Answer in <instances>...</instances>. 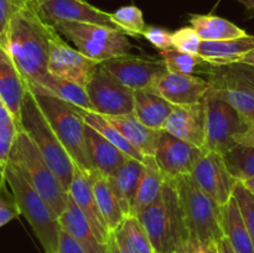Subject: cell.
I'll return each mask as SVG.
<instances>
[{
    "mask_svg": "<svg viewBox=\"0 0 254 253\" xmlns=\"http://www.w3.org/2000/svg\"><path fill=\"white\" fill-rule=\"evenodd\" d=\"M27 83L37 84L44 91L49 92L50 94L67 102V103H71L73 106L79 107V108L87 109V111H92V104L89 102L86 88L79 86V84L60 78V77L51 74L50 72H47L45 76L37 79L36 82H27Z\"/></svg>",
    "mask_w": 254,
    "mask_h": 253,
    "instance_id": "cell-30",
    "label": "cell"
},
{
    "mask_svg": "<svg viewBox=\"0 0 254 253\" xmlns=\"http://www.w3.org/2000/svg\"><path fill=\"white\" fill-rule=\"evenodd\" d=\"M180 253H220L218 242L201 241L196 237H190Z\"/></svg>",
    "mask_w": 254,
    "mask_h": 253,
    "instance_id": "cell-44",
    "label": "cell"
},
{
    "mask_svg": "<svg viewBox=\"0 0 254 253\" xmlns=\"http://www.w3.org/2000/svg\"><path fill=\"white\" fill-rule=\"evenodd\" d=\"M222 231L223 236L230 241L231 246L237 253H254V246L248 228L243 220L235 197L231 198L225 206H222Z\"/></svg>",
    "mask_w": 254,
    "mask_h": 253,
    "instance_id": "cell-27",
    "label": "cell"
},
{
    "mask_svg": "<svg viewBox=\"0 0 254 253\" xmlns=\"http://www.w3.org/2000/svg\"><path fill=\"white\" fill-rule=\"evenodd\" d=\"M143 161L129 158L123 166L107 178L114 195L118 198L119 205L127 216L130 215L133 200L143 175Z\"/></svg>",
    "mask_w": 254,
    "mask_h": 253,
    "instance_id": "cell-25",
    "label": "cell"
},
{
    "mask_svg": "<svg viewBox=\"0 0 254 253\" xmlns=\"http://www.w3.org/2000/svg\"><path fill=\"white\" fill-rule=\"evenodd\" d=\"M36 10L50 25L59 21H74L118 29L112 20L111 12L103 11L84 0H50L37 5Z\"/></svg>",
    "mask_w": 254,
    "mask_h": 253,
    "instance_id": "cell-15",
    "label": "cell"
},
{
    "mask_svg": "<svg viewBox=\"0 0 254 253\" xmlns=\"http://www.w3.org/2000/svg\"><path fill=\"white\" fill-rule=\"evenodd\" d=\"M26 91L27 86L24 77L9 52L0 46V97L17 124Z\"/></svg>",
    "mask_w": 254,
    "mask_h": 253,
    "instance_id": "cell-20",
    "label": "cell"
},
{
    "mask_svg": "<svg viewBox=\"0 0 254 253\" xmlns=\"http://www.w3.org/2000/svg\"><path fill=\"white\" fill-rule=\"evenodd\" d=\"M107 246H108V253H131L130 251L127 250L123 245H121L117 241L116 236L113 233H111V236H109Z\"/></svg>",
    "mask_w": 254,
    "mask_h": 253,
    "instance_id": "cell-47",
    "label": "cell"
},
{
    "mask_svg": "<svg viewBox=\"0 0 254 253\" xmlns=\"http://www.w3.org/2000/svg\"><path fill=\"white\" fill-rule=\"evenodd\" d=\"M9 161L19 169L30 185L45 198L60 217L67 207L68 191L46 163L39 148L21 128L17 130Z\"/></svg>",
    "mask_w": 254,
    "mask_h": 253,
    "instance_id": "cell-5",
    "label": "cell"
},
{
    "mask_svg": "<svg viewBox=\"0 0 254 253\" xmlns=\"http://www.w3.org/2000/svg\"><path fill=\"white\" fill-rule=\"evenodd\" d=\"M233 197L236 198L240 206L243 220H245L254 246V193L251 192L241 181H237L233 190Z\"/></svg>",
    "mask_w": 254,
    "mask_h": 253,
    "instance_id": "cell-38",
    "label": "cell"
},
{
    "mask_svg": "<svg viewBox=\"0 0 254 253\" xmlns=\"http://www.w3.org/2000/svg\"><path fill=\"white\" fill-rule=\"evenodd\" d=\"M68 195L73 200V202L78 206L82 213L86 216L93 231L96 232L97 237L103 243L108 242L111 232L108 231L106 221L97 205L89 174L82 170L77 165L74 166L73 179L68 188Z\"/></svg>",
    "mask_w": 254,
    "mask_h": 253,
    "instance_id": "cell-18",
    "label": "cell"
},
{
    "mask_svg": "<svg viewBox=\"0 0 254 253\" xmlns=\"http://www.w3.org/2000/svg\"><path fill=\"white\" fill-rule=\"evenodd\" d=\"M21 215L12 192H9V185L2 175H0V227Z\"/></svg>",
    "mask_w": 254,
    "mask_h": 253,
    "instance_id": "cell-40",
    "label": "cell"
},
{
    "mask_svg": "<svg viewBox=\"0 0 254 253\" xmlns=\"http://www.w3.org/2000/svg\"><path fill=\"white\" fill-rule=\"evenodd\" d=\"M218 251H220V253H237L226 237L218 241Z\"/></svg>",
    "mask_w": 254,
    "mask_h": 253,
    "instance_id": "cell-49",
    "label": "cell"
},
{
    "mask_svg": "<svg viewBox=\"0 0 254 253\" xmlns=\"http://www.w3.org/2000/svg\"><path fill=\"white\" fill-rule=\"evenodd\" d=\"M254 50V35L223 41H202L198 55L215 66L238 63L250 51Z\"/></svg>",
    "mask_w": 254,
    "mask_h": 253,
    "instance_id": "cell-22",
    "label": "cell"
},
{
    "mask_svg": "<svg viewBox=\"0 0 254 253\" xmlns=\"http://www.w3.org/2000/svg\"><path fill=\"white\" fill-rule=\"evenodd\" d=\"M226 166L237 181L254 178V146L236 144L222 154Z\"/></svg>",
    "mask_w": 254,
    "mask_h": 253,
    "instance_id": "cell-36",
    "label": "cell"
},
{
    "mask_svg": "<svg viewBox=\"0 0 254 253\" xmlns=\"http://www.w3.org/2000/svg\"><path fill=\"white\" fill-rule=\"evenodd\" d=\"M89 178L93 186L97 205L106 221L108 231L111 233L114 232L122 225L127 215L119 205L118 198L114 195L107 176H103L97 170H93L89 173Z\"/></svg>",
    "mask_w": 254,
    "mask_h": 253,
    "instance_id": "cell-28",
    "label": "cell"
},
{
    "mask_svg": "<svg viewBox=\"0 0 254 253\" xmlns=\"http://www.w3.org/2000/svg\"><path fill=\"white\" fill-rule=\"evenodd\" d=\"M46 1H50V0H37V5L42 4V2H46Z\"/></svg>",
    "mask_w": 254,
    "mask_h": 253,
    "instance_id": "cell-54",
    "label": "cell"
},
{
    "mask_svg": "<svg viewBox=\"0 0 254 253\" xmlns=\"http://www.w3.org/2000/svg\"><path fill=\"white\" fill-rule=\"evenodd\" d=\"M143 37H145L159 51L173 49V34L165 29L156 26H146Z\"/></svg>",
    "mask_w": 254,
    "mask_h": 253,
    "instance_id": "cell-43",
    "label": "cell"
},
{
    "mask_svg": "<svg viewBox=\"0 0 254 253\" xmlns=\"http://www.w3.org/2000/svg\"><path fill=\"white\" fill-rule=\"evenodd\" d=\"M59 253H86L78 242L69 233L62 230L60 231Z\"/></svg>",
    "mask_w": 254,
    "mask_h": 253,
    "instance_id": "cell-45",
    "label": "cell"
},
{
    "mask_svg": "<svg viewBox=\"0 0 254 253\" xmlns=\"http://www.w3.org/2000/svg\"><path fill=\"white\" fill-rule=\"evenodd\" d=\"M163 130L203 150L206 143L205 97L197 103L174 107Z\"/></svg>",
    "mask_w": 254,
    "mask_h": 253,
    "instance_id": "cell-16",
    "label": "cell"
},
{
    "mask_svg": "<svg viewBox=\"0 0 254 253\" xmlns=\"http://www.w3.org/2000/svg\"><path fill=\"white\" fill-rule=\"evenodd\" d=\"M52 26L78 51L102 63L112 59L129 56L133 49L128 36L118 29L74 21H59Z\"/></svg>",
    "mask_w": 254,
    "mask_h": 253,
    "instance_id": "cell-8",
    "label": "cell"
},
{
    "mask_svg": "<svg viewBox=\"0 0 254 253\" xmlns=\"http://www.w3.org/2000/svg\"><path fill=\"white\" fill-rule=\"evenodd\" d=\"M92 111L103 116L133 113L134 91L124 86L101 64L86 86Z\"/></svg>",
    "mask_w": 254,
    "mask_h": 253,
    "instance_id": "cell-11",
    "label": "cell"
},
{
    "mask_svg": "<svg viewBox=\"0 0 254 253\" xmlns=\"http://www.w3.org/2000/svg\"><path fill=\"white\" fill-rule=\"evenodd\" d=\"M250 15H251V16H254V11H253V12H251Z\"/></svg>",
    "mask_w": 254,
    "mask_h": 253,
    "instance_id": "cell-56",
    "label": "cell"
},
{
    "mask_svg": "<svg viewBox=\"0 0 254 253\" xmlns=\"http://www.w3.org/2000/svg\"><path fill=\"white\" fill-rule=\"evenodd\" d=\"M236 143L243 144V145L254 146V124H250L242 133L237 134L235 138Z\"/></svg>",
    "mask_w": 254,
    "mask_h": 253,
    "instance_id": "cell-46",
    "label": "cell"
},
{
    "mask_svg": "<svg viewBox=\"0 0 254 253\" xmlns=\"http://www.w3.org/2000/svg\"><path fill=\"white\" fill-rule=\"evenodd\" d=\"M168 99L151 89L134 91L133 113L144 126L156 130H163L164 124L174 109Z\"/></svg>",
    "mask_w": 254,
    "mask_h": 253,
    "instance_id": "cell-23",
    "label": "cell"
},
{
    "mask_svg": "<svg viewBox=\"0 0 254 253\" xmlns=\"http://www.w3.org/2000/svg\"><path fill=\"white\" fill-rule=\"evenodd\" d=\"M113 126H116L124 138L131 144L135 149H138L144 156H154L160 138L161 130L151 129L144 126L134 113L124 114V116H104Z\"/></svg>",
    "mask_w": 254,
    "mask_h": 253,
    "instance_id": "cell-24",
    "label": "cell"
},
{
    "mask_svg": "<svg viewBox=\"0 0 254 253\" xmlns=\"http://www.w3.org/2000/svg\"><path fill=\"white\" fill-rule=\"evenodd\" d=\"M238 63H245V64H250V66H254V50L248 52L242 60H241Z\"/></svg>",
    "mask_w": 254,
    "mask_h": 253,
    "instance_id": "cell-50",
    "label": "cell"
},
{
    "mask_svg": "<svg viewBox=\"0 0 254 253\" xmlns=\"http://www.w3.org/2000/svg\"><path fill=\"white\" fill-rule=\"evenodd\" d=\"M236 1L241 2V4L247 9V11L250 12V14L254 11V0H236Z\"/></svg>",
    "mask_w": 254,
    "mask_h": 253,
    "instance_id": "cell-51",
    "label": "cell"
},
{
    "mask_svg": "<svg viewBox=\"0 0 254 253\" xmlns=\"http://www.w3.org/2000/svg\"><path fill=\"white\" fill-rule=\"evenodd\" d=\"M102 66L133 91L151 88L160 77L169 72L164 60H145L133 56L108 60Z\"/></svg>",
    "mask_w": 254,
    "mask_h": 253,
    "instance_id": "cell-14",
    "label": "cell"
},
{
    "mask_svg": "<svg viewBox=\"0 0 254 253\" xmlns=\"http://www.w3.org/2000/svg\"><path fill=\"white\" fill-rule=\"evenodd\" d=\"M210 88L211 83L208 79L193 74L168 72L148 89L160 94L174 106H188L200 102Z\"/></svg>",
    "mask_w": 254,
    "mask_h": 253,
    "instance_id": "cell-17",
    "label": "cell"
},
{
    "mask_svg": "<svg viewBox=\"0 0 254 253\" xmlns=\"http://www.w3.org/2000/svg\"><path fill=\"white\" fill-rule=\"evenodd\" d=\"M27 5H31V6H37V0H25Z\"/></svg>",
    "mask_w": 254,
    "mask_h": 253,
    "instance_id": "cell-53",
    "label": "cell"
},
{
    "mask_svg": "<svg viewBox=\"0 0 254 253\" xmlns=\"http://www.w3.org/2000/svg\"><path fill=\"white\" fill-rule=\"evenodd\" d=\"M190 25L197 31L202 41H223L248 35L240 26L216 15H191Z\"/></svg>",
    "mask_w": 254,
    "mask_h": 253,
    "instance_id": "cell-29",
    "label": "cell"
},
{
    "mask_svg": "<svg viewBox=\"0 0 254 253\" xmlns=\"http://www.w3.org/2000/svg\"><path fill=\"white\" fill-rule=\"evenodd\" d=\"M16 200L20 213L26 218L45 253H59L60 227L59 216L45 198L22 176L19 169L9 161L0 170Z\"/></svg>",
    "mask_w": 254,
    "mask_h": 253,
    "instance_id": "cell-4",
    "label": "cell"
},
{
    "mask_svg": "<svg viewBox=\"0 0 254 253\" xmlns=\"http://www.w3.org/2000/svg\"><path fill=\"white\" fill-rule=\"evenodd\" d=\"M19 124H9V126H0V170L5 168L9 163L10 153L16 138Z\"/></svg>",
    "mask_w": 254,
    "mask_h": 253,
    "instance_id": "cell-42",
    "label": "cell"
},
{
    "mask_svg": "<svg viewBox=\"0 0 254 253\" xmlns=\"http://www.w3.org/2000/svg\"><path fill=\"white\" fill-rule=\"evenodd\" d=\"M190 237L201 241L222 240V207L203 192L190 175L173 179Z\"/></svg>",
    "mask_w": 254,
    "mask_h": 253,
    "instance_id": "cell-7",
    "label": "cell"
},
{
    "mask_svg": "<svg viewBox=\"0 0 254 253\" xmlns=\"http://www.w3.org/2000/svg\"><path fill=\"white\" fill-rule=\"evenodd\" d=\"M16 123L14 117L9 112V109L4 106H0V126H9V124Z\"/></svg>",
    "mask_w": 254,
    "mask_h": 253,
    "instance_id": "cell-48",
    "label": "cell"
},
{
    "mask_svg": "<svg viewBox=\"0 0 254 253\" xmlns=\"http://www.w3.org/2000/svg\"><path fill=\"white\" fill-rule=\"evenodd\" d=\"M143 165V175H141L129 216H139L145 208H148L156 200L159 193L161 192L164 183L168 179L154 156H145Z\"/></svg>",
    "mask_w": 254,
    "mask_h": 253,
    "instance_id": "cell-26",
    "label": "cell"
},
{
    "mask_svg": "<svg viewBox=\"0 0 254 253\" xmlns=\"http://www.w3.org/2000/svg\"><path fill=\"white\" fill-rule=\"evenodd\" d=\"M79 113H81L82 118H83L84 123L87 126H92L93 129H96L97 131L102 134L106 139H108L113 145H116L117 148L121 149L122 151L129 155L130 158L136 159L139 161H144L145 156L138 150V149L134 148L128 140L123 136V134L113 126V124L103 116V114H99L97 112L93 111H87V109L79 108Z\"/></svg>",
    "mask_w": 254,
    "mask_h": 253,
    "instance_id": "cell-31",
    "label": "cell"
},
{
    "mask_svg": "<svg viewBox=\"0 0 254 253\" xmlns=\"http://www.w3.org/2000/svg\"><path fill=\"white\" fill-rule=\"evenodd\" d=\"M26 86L35 96L42 113L74 164L88 174L93 171L87 153L86 123L79 113V107L52 96L35 83H26Z\"/></svg>",
    "mask_w": 254,
    "mask_h": 253,
    "instance_id": "cell-3",
    "label": "cell"
},
{
    "mask_svg": "<svg viewBox=\"0 0 254 253\" xmlns=\"http://www.w3.org/2000/svg\"><path fill=\"white\" fill-rule=\"evenodd\" d=\"M19 128L26 131L35 145L39 148L40 153L42 154L50 168L60 179L64 188L68 191L72 179H73L76 164L64 148L60 139L57 138L56 133L50 126L36 98L29 88L25 93L24 102H22Z\"/></svg>",
    "mask_w": 254,
    "mask_h": 253,
    "instance_id": "cell-6",
    "label": "cell"
},
{
    "mask_svg": "<svg viewBox=\"0 0 254 253\" xmlns=\"http://www.w3.org/2000/svg\"><path fill=\"white\" fill-rule=\"evenodd\" d=\"M52 29L31 5H25L10 22L6 51L26 83L36 82L49 72Z\"/></svg>",
    "mask_w": 254,
    "mask_h": 253,
    "instance_id": "cell-1",
    "label": "cell"
},
{
    "mask_svg": "<svg viewBox=\"0 0 254 253\" xmlns=\"http://www.w3.org/2000/svg\"><path fill=\"white\" fill-rule=\"evenodd\" d=\"M60 227L72 236L86 253H108V246L103 243L92 228L91 223L78 206L68 195L67 207L59 217Z\"/></svg>",
    "mask_w": 254,
    "mask_h": 253,
    "instance_id": "cell-21",
    "label": "cell"
},
{
    "mask_svg": "<svg viewBox=\"0 0 254 253\" xmlns=\"http://www.w3.org/2000/svg\"><path fill=\"white\" fill-rule=\"evenodd\" d=\"M0 106H4V107H5V104H4V102H2L1 97H0Z\"/></svg>",
    "mask_w": 254,
    "mask_h": 253,
    "instance_id": "cell-55",
    "label": "cell"
},
{
    "mask_svg": "<svg viewBox=\"0 0 254 253\" xmlns=\"http://www.w3.org/2000/svg\"><path fill=\"white\" fill-rule=\"evenodd\" d=\"M203 153L202 149L161 130L154 158L166 178L175 179L190 175Z\"/></svg>",
    "mask_w": 254,
    "mask_h": 253,
    "instance_id": "cell-13",
    "label": "cell"
},
{
    "mask_svg": "<svg viewBox=\"0 0 254 253\" xmlns=\"http://www.w3.org/2000/svg\"><path fill=\"white\" fill-rule=\"evenodd\" d=\"M211 91L231 104L243 121L250 126L254 124V92L251 89L233 84H211Z\"/></svg>",
    "mask_w": 254,
    "mask_h": 253,
    "instance_id": "cell-33",
    "label": "cell"
},
{
    "mask_svg": "<svg viewBox=\"0 0 254 253\" xmlns=\"http://www.w3.org/2000/svg\"><path fill=\"white\" fill-rule=\"evenodd\" d=\"M201 42L202 40L192 26L181 27L173 32V47L179 51L198 55Z\"/></svg>",
    "mask_w": 254,
    "mask_h": 253,
    "instance_id": "cell-39",
    "label": "cell"
},
{
    "mask_svg": "<svg viewBox=\"0 0 254 253\" xmlns=\"http://www.w3.org/2000/svg\"><path fill=\"white\" fill-rule=\"evenodd\" d=\"M86 146L93 170H97L103 176H111L121 166L124 165L130 156L117 148L108 139L104 138L99 131L92 126H84Z\"/></svg>",
    "mask_w": 254,
    "mask_h": 253,
    "instance_id": "cell-19",
    "label": "cell"
},
{
    "mask_svg": "<svg viewBox=\"0 0 254 253\" xmlns=\"http://www.w3.org/2000/svg\"><path fill=\"white\" fill-rule=\"evenodd\" d=\"M25 0H0V46L6 50L7 31L12 17L25 6Z\"/></svg>",
    "mask_w": 254,
    "mask_h": 253,
    "instance_id": "cell-41",
    "label": "cell"
},
{
    "mask_svg": "<svg viewBox=\"0 0 254 253\" xmlns=\"http://www.w3.org/2000/svg\"><path fill=\"white\" fill-rule=\"evenodd\" d=\"M156 253H180L190 238L173 179L168 178L156 200L136 216Z\"/></svg>",
    "mask_w": 254,
    "mask_h": 253,
    "instance_id": "cell-2",
    "label": "cell"
},
{
    "mask_svg": "<svg viewBox=\"0 0 254 253\" xmlns=\"http://www.w3.org/2000/svg\"><path fill=\"white\" fill-rule=\"evenodd\" d=\"M163 57L169 72L174 73L192 74L193 72L200 71L210 74L215 64L206 62L200 55L188 54V52L179 51L176 49H169L165 51H159Z\"/></svg>",
    "mask_w": 254,
    "mask_h": 253,
    "instance_id": "cell-35",
    "label": "cell"
},
{
    "mask_svg": "<svg viewBox=\"0 0 254 253\" xmlns=\"http://www.w3.org/2000/svg\"><path fill=\"white\" fill-rule=\"evenodd\" d=\"M208 77L212 86L233 84L254 92V66L250 64L232 63L227 66H213Z\"/></svg>",
    "mask_w": 254,
    "mask_h": 253,
    "instance_id": "cell-34",
    "label": "cell"
},
{
    "mask_svg": "<svg viewBox=\"0 0 254 253\" xmlns=\"http://www.w3.org/2000/svg\"><path fill=\"white\" fill-rule=\"evenodd\" d=\"M102 62L91 59L71 47L57 30L52 29L50 36V54L47 69L54 76L67 79L84 87L88 84Z\"/></svg>",
    "mask_w": 254,
    "mask_h": 253,
    "instance_id": "cell-10",
    "label": "cell"
},
{
    "mask_svg": "<svg viewBox=\"0 0 254 253\" xmlns=\"http://www.w3.org/2000/svg\"><path fill=\"white\" fill-rule=\"evenodd\" d=\"M242 184L248 189V190L251 191V192L254 193V178L248 179V180H246V181H242Z\"/></svg>",
    "mask_w": 254,
    "mask_h": 253,
    "instance_id": "cell-52",
    "label": "cell"
},
{
    "mask_svg": "<svg viewBox=\"0 0 254 253\" xmlns=\"http://www.w3.org/2000/svg\"><path fill=\"white\" fill-rule=\"evenodd\" d=\"M206 99V143L205 151L223 154L235 146L236 135L246 130L248 124L241 114L225 99L207 92Z\"/></svg>",
    "mask_w": 254,
    "mask_h": 253,
    "instance_id": "cell-9",
    "label": "cell"
},
{
    "mask_svg": "<svg viewBox=\"0 0 254 253\" xmlns=\"http://www.w3.org/2000/svg\"><path fill=\"white\" fill-rule=\"evenodd\" d=\"M190 176L198 188L221 207L233 197L237 180L230 174L221 153L205 151Z\"/></svg>",
    "mask_w": 254,
    "mask_h": 253,
    "instance_id": "cell-12",
    "label": "cell"
},
{
    "mask_svg": "<svg viewBox=\"0 0 254 253\" xmlns=\"http://www.w3.org/2000/svg\"><path fill=\"white\" fill-rule=\"evenodd\" d=\"M112 233L131 253H156L145 228L136 216H127L122 225Z\"/></svg>",
    "mask_w": 254,
    "mask_h": 253,
    "instance_id": "cell-32",
    "label": "cell"
},
{
    "mask_svg": "<svg viewBox=\"0 0 254 253\" xmlns=\"http://www.w3.org/2000/svg\"><path fill=\"white\" fill-rule=\"evenodd\" d=\"M111 16L116 26L123 31L127 36H143L146 29L141 10L134 5H127L111 12Z\"/></svg>",
    "mask_w": 254,
    "mask_h": 253,
    "instance_id": "cell-37",
    "label": "cell"
}]
</instances>
